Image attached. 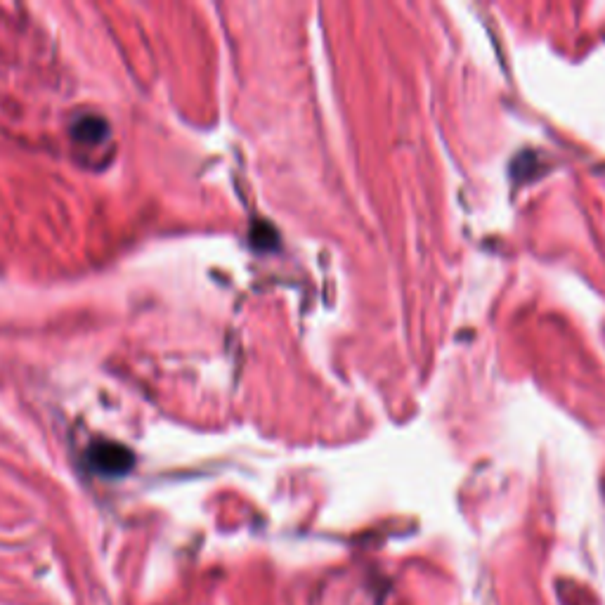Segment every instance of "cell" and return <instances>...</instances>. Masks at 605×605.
Masks as SVG:
<instances>
[{"mask_svg": "<svg viewBox=\"0 0 605 605\" xmlns=\"http://www.w3.org/2000/svg\"><path fill=\"white\" fill-rule=\"evenodd\" d=\"M90 461L100 473L107 476H121V473L130 471L133 466V454H130L123 445L116 442H100L90 450Z\"/></svg>", "mask_w": 605, "mask_h": 605, "instance_id": "obj_1", "label": "cell"}, {"mask_svg": "<svg viewBox=\"0 0 605 605\" xmlns=\"http://www.w3.org/2000/svg\"><path fill=\"white\" fill-rule=\"evenodd\" d=\"M107 133H109L107 121L100 119V116H83V119H78L74 123V138L81 142H88V145L107 138Z\"/></svg>", "mask_w": 605, "mask_h": 605, "instance_id": "obj_2", "label": "cell"}]
</instances>
